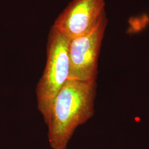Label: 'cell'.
I'll return each mask as SVG.
<instances>
[{
  "label": "cell",
  "mask_w": 149,
  "mask_h": 149,
  "mask_svg": "<svg viewBox=\"0 0 149 149\" xmlns=\"http://www.w3.org/2000/svg\"><path fill=\"white\" fill-rule=\"evenodd\" d=\"M96 81L68 80L53 102L47 126L53 149H66L75 130L93 117Z\"/></svg>",
  "instance_id": "obj_1"
},
{
  "label": "cell",
  "mask_w": 149,
  "mask_h": 149,
  "mask_svg": "<svg viewBox=\"0 0 149 149\" xmlns=\"http://www.w3.org/2000/svg\"><path fill=\"white\" fill-rule=\"evenodd\" d=\"M70 39L53 26L48 36L47 61L36 87L38 109L48 124L53 102L69 80Z\"/></svg>",
  "instance_id": "obj_2"
},
{
  "label": "cell",
  "mask_w": 149,
  "mask_h": 149,
  "mask_svg": "<svg viewBox=\"0 0 149 149\" xmlns=\"http://www.w3.org/2000/svg\"><path fill=\"white\" fill-rule=\"evenodd\" d=\"M107 23L104 15L90 32L70 40L69 80L96 81L98 59Z\"/></svg>",
  "instance_id": "obj_3"
},
{
  "label": "cell",
  "mask_w": 149,
  "mask_h": 149,
  "mask_svg": "<svg viewBox=\"0 0 149 149\" xmlns=\"http://www.w3.org/2000/svg\"><path fill=\"white\" fill-rule=\"evenodd\" d=\"M105 0H72L54 22L53 26L70 40L92 30L106 15Z\"/></svg>",
  "instance_id": "obj_4"
}]
</instances>
